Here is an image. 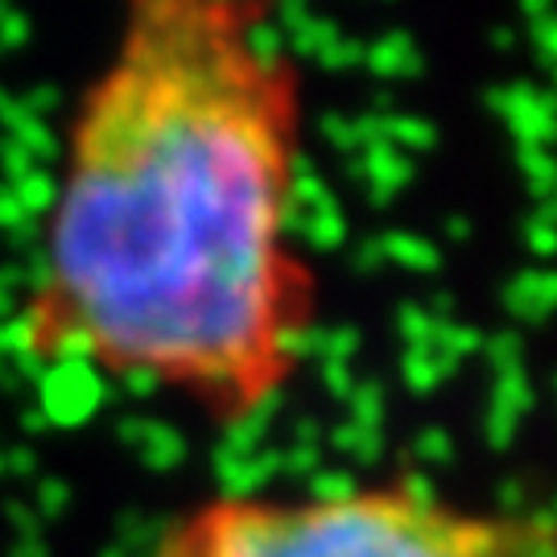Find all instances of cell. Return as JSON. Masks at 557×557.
<instances>
[{
  "label": "cell",
  "instance_id": "obj_2",
  "mask_svg": "<svg viewBox=\"0 0 557 557\" xmlns=\"http://www.w3.org/2000/svg\"><path fill=\"white\" fill-rule=\"evenodd\" d=\"M153 557H557V529L467 508L421 483H368L215 496L174 520Z\"/></svg>",
  "mask_w": 557,
  "mask_h": 557
},
{
  "label": "cell",
  "instance_id": "obj_1",
  "mask_svg": "<svg viewBox=\"0 0 557 557\" xmlns=\"http://www.w3.org/2000/svg\"><path fill=\"white\" fill-rule=\"evenodd\" d=\"M298 158V71L264 9H133L71 128L38 343L220 425L257 418L294 380L314 319Z\"/></svg>",
  "mask_w": 557,
  "mask_h": 557
}]
</instances>
